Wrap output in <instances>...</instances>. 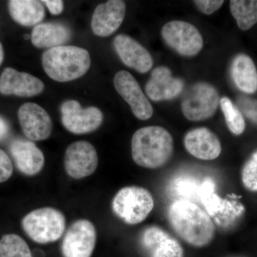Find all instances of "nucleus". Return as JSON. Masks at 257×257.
<instances>
[{"label": "nucleus", "mask_w": 257, "mask_h": 257, "mask_svg": "<svg viewBox=\"0 0 257 257\" xmlns=\"http://www.w3.org/2000/svg\"><path fill=\"white\" fill-rule=\"evenodd\" d=\"M167 218L179 237L192 246H206L212 241L215 234V225L210 216L190 201L179 199L171 203Z\"/></svg>", "instance_id": "nucleus-1"}, {"label": "nucleus", "mask_w": 257, "mask_h": 257, "mask_svg": "<svg viewBox=\"0 0 257 257\" xmlns=\"http://www.w3.org/2000/svg\"><path fill=\"white\" fill-rule=\"evenodd\" d=\"M174 151L172 135L158 126L140 128L132 139V156L137 165L147 169L163 167Z\"/></svg>", "instance_id": "nucleus-2"}, {"label": "nucleus", "mask_w": 257, "mask_h": 257, "mask_svg": "<svg viewBox=\"0 0 257 257\" xmlns=\"http://www.w3.org/2000/svg\"><path fill=\"white\" fill-rule=\"evenodd\" d=\"M90 65L89 52L81 47L62 45L49 49L42 55L44 70L51 79L59 82L79 78Z\"/></svg>", "instance_id": "nucleus-3"}, {"label": "nucleus", "mask_w": 257, "mask_h": 257, "mask_svg": "<svg viewBox=\"0 0 257 257\" xmlns=\"http://www.w3.org/2000/svg\"><path fill=\"white\" fill-rule=\"evenodd\" d=\"M154 207L155 200L151 192L137 186L120 189L111 202L115 215L128 224L143 222L150 215Z\"/></svg>", "instance_id": "nucleus-4"}, {"label": "nucleus", "mask_w": 257, "mask_h": 257, "mask_svg": "<svg viewBox=\"0 0 257 257\" xmlns=\"http://www.w3.org/2000/svg\"><path fill=\"white\" fill-rule=\"evenodd\" d=\"M24 231L35 242L48 243L60 239L66 227V219L55 208L44 207L27 214L22 221Z\"/></svg>", "instance_id": "nucleus-5"}, {"label": "nucleus", "mask_w": 257, "mask_h": 257, "mask_svg": "<svg viewBox=\"0 0 257 257\" xmlns=\"http://www.w3.org/2000/svg\"><path fill=\"white\" fill-rule=\"evenodd\" d=\"M219 101L215 88L208 83L198 82L186 90L181 106L187 119L203 121L215 114Z\"/></svg>", "instance_id": "nucleus-6"}, {"label": "nucleus", "mask_w": 257, "mask_h": 257, "mask_svg": "<svg viewBox=\"0 0 257 257\" xmlns=\"http://www.w3.org/2000/svg\"><path fill=\"white\" fill-rule=\"evenodd\" d=\"M162 35L168 46L185 57L197 55L204 45L200 32L187 22L175 20L166 24Z\"/></svg>", "instance_id": "nucleus-7"}, {"label": "nucleus", "mask_w": 257, "mask_h": 257, "mask_svg": "<svg viewBox=\"0 0 257 257\" xmlns=\"http://www.w3.org/2000/svg\"><path fill=\"white\" fill-rule=\"evenodd\" d=\"M96 231L87 219L74 221L62 240L61 251L64 257H91L95 248Z\"/></svg>", "instance_id": "nucleus-8"}, {"label": "nucleus", "mask_w": 257, "mask_h": 257, "mask_svg": "<svg viewBox=\"0 0 257 257\" xmlns=\"http://www.w3.org/2000/svg\"><path fill=\"white\" fill-rule=\"evenodd\" d=\"M60 109L64 128L76 135L92 133L102 123V112L95 106L83 109L78 101L68 100L64 101Z\"/></svg>", "instance_id": "nucleus-9"}, {"label": "nucleus", "mask_w": 257, "mask_h": 257, "mask_svg": "<svg viewBox=\"0 0 257 257\" xmlns=\"http://www.w3.org/2000/svg\"><path fill=\"white\" fill-rule=\"evenodd\" d=\"M98 166V156L92 144L78 141L67 147L64 168L69 177L80 179L92 175Z\"/></svg>", "instance_id": "nucleus-10"}, {"label": "nucleus", "mask_w": 257, "mask_h": 257, "mask_svg": "<svg viewBox=\"0 0 257 257\" xmlns=\"http://www.w3.org/2000/svg\"><path fill=\"white\" fill-rule=\"evenodd\" d=\"M114 84L116 92L128 103L137 118L147 120L151 117L153 114L151 103L144 94L138 81L130 72H117L114 77Z\"/></svg>", "instance_id": "nucleus-11"}, {"label": "nucleus", "mask_w": 257, "mask_h": 257, "mask_svg": "<svg viewBox=\"0 0 257 257\" xmlns=\"http://www.w3.org/2000/svg\"><path fill=\"white\" fill-rule=\"evenodd\" d=\"M18 118L24 134L30 140H47L52 133V123L50 115L42 106L28 102L20 106Z\"/></svg>", "instance_id": "nucleus-12"}, {"label": "nucleus", "mask_w": 257, "mask_h": 257, "mask_svg": "<svg viewBox=\"0 0 257 257\" xmlns=\"http://www.w3.org/2000/svg\"><path fill=\"white\" fill-rule=\"evenodd\" d=\"M140 242L151 257H184L180 243L159 226L145 228L140 236Z\"/></svg>", "instance_id": "nucleus-13"}, {"label": "nucleus", "mask_w": 257, "mask_h": 257, "mask_svg": "<svg viewBox=\"0 0 257 257\" xmlns=\"http://www.w3.org/2000/svg\"><path fill=\"white\" fill-rule=\"evenodd\" d=\"M45 84L40 79L26 72L7 67L0 76V93L4 95L30 97L40 94Z\"/></svg>", "instance_id": "nucleus-14"}, {"label": "nucleus", "mask_w": 257, "mask_h": 257, "mask_svg": "<svg viewBox=\"0 0 257 257\" xmlns=\"http://www.w3.org/2000/svg\"><path fill=\"white\" fill-rule=\"evenodd\" d=\"M126 4L121 0H110L96 7L92 19V31L99 37L114 33L122 23Z\"/></svg>", "instance_id": "nucleus-15"}, {"label": "nucleus", "mask_w": 257, "mask_h": 257, "mask_svg": "<svg viewBox=\"0 0 257 257\" xmlns=\"http://www.w3.org/2000/svg\"><path fill=\"white\" fill-rule=\"evenodd\" d=\"M113 45L119 58L127 67L140 73H146L151 69L153 60L150 52L132 37L125 35H117Z\"/></svg>", "instance_id": "nucleus-16"}, {"label": "nucleus", "mask_w": 257, "mask_h": 257, "mask_svg": "<svg viewBox=\"0 0 257 257\" xmlns=\"http://www.w3.org/2000/svg\"><path fill=\"white\" fill-rule=\"evenodd\" d=\"M184 144L187 152L199 160H215L221 155L219 138L207 128L191 130L184 137Z\"/></svg>", "instance_id": "nucleus-17"}, {"label": "nucleus", "mask_w": 257, "mask_h": 257, "mask_svg": "<svg viewBox=\"0 0 257 257\" xmlns=\"http://www.w3.org/2000/svg\"><path fill=\"white\" fill-rule=\"evenodd\" d=\"M183 88V81L174 77L168 67H159L152 72L145 91L150 99L158 101L173 99L182 92Z\"/></svg>", "instance_id": "nucleus-18"}, {"label": "nucleus", "mask_w": 257, "mask_h": 257, "mask_svg": "<svg viewBox=\"0 0 257 257\" xmlns=\"http://www.w3.org/2000/svg\"><path fill=\"white\" fill-rule=\"evenodd\" d=\"M10 152L18 170L28 176L36 175L45 165L43 153L33 143L16 140L10 145Z\"/></svg>", "instance_id": "nucleus-19"}, {"label": "nucleus", "mask_w": 257, "mask_h": 257, "mask_svg": "<svg viewBox=\"0 0 257 257\" xmlns=\"http://www.w3.org/2000/svg\"><path fill=\"white\" fill-rule=\"evenodd\" d=\"M71 30L66 25L57 23L40 24L32 30L31 40L38 48H55L62 46L70 40Z\"/></svg>", "instance_id": "nucleus-20"}, {"label": "nucleus", "mask_w": 257, "mask_h": 257, "mask_svg": "<svg viewBox=\"0 0 257 257\" xmlns=\"http://www.w3.org/2000/svg\"><path fill=\"white\" fill-rule=\"evenodd\" d=\"M231 73L235 85L241 92L253 94L257 90V70L253 60L244 54L236 55L231 64Z\"/></svg>", "instance_id": "nucleus-21"}, {"label": "nucleus", "mask_w": 257, "mask_h": 257, "mask_svg": "<svg viewBox=\"0 0 257 257\" xmlns=\"http://www.w3.org/2000/svg\"><path fill=\"white\" fill-rule=\"evenodd\" d=\"M9 10L13 20L25 27L40 23L45 15L41 2L35 0H12L9 2Z\"/></svg>", "instance_id": "nucleus-22"}, {"label": "nucleus", "mask_w": 257, "mask_h": 257, "mask_svg": "<svg viewBox=\"0 0 257 257\" xmlns=\"http://www.w3.org/2000/svg\"><path fill=\"white\" fill-rule=\"evenodd\" d=\"M230 10L241 30H248L257 23V0H231Z\"/></svg>", "instance_id": "nucleus-23"}, {"label": "nucleus", "mask_w": 257, "mask_h": 257, "mask_svg": "<svg viewBox=\"0 0 257 257\" xmlns=\"http://www.w3.org/2000/svg\"><path fill=\"white\" fill-rule=\"evenodd\" d=\"M0 257H33V254L21 236L9 234L0 239Z\"/></svg>", "instance_id": "nucleus-24"}, {"label": "nucleus", "mask_w": 257, "mask_h": 257, "mask_svg": "<svg viewBox=\"0 0 257 257\" xmlns=\"http://www.w3.org/2000/svg\"><path fill=\"white\" fill-rule=\"evenodd\" d=\"M220 106L228 128L234 135H240L245 130V121L239 108L228 97L221 98Z\"/></svg>", "instance_id": "nucleus-25"}, {"label": "nucleus", "mask_w": 257, "mask_h": 257, "mask_svg": "<svg viewBox=\"0 0 257 257\" xmlns=\"http://www.w3.org/2000/svg\"><path fill=\"white\" fill-rule=\"evenodd\" d=\"M241 181L245 188L257 192V150L246 161L241 170Z\"/></svg>", "instance_id": "nucleus-26"}, {"label": "nucleus", "mask_w": 257, "mask_h": 257, "mask_svg": "<svg viewBox=\"0 0 257 257\" xmlns=\"http://www.w3.org/2000/svg\"><path fill=\"white\" fill-rule=\"evenodd\" d=\"M237 107L248 119L257 124V100L246 96L237 99Z\"/></svg>", "instance_id": "nucleus-27"}, {"label": "nucleus", "mask_w": 257, "mask_h": 257, "mask_svg": "<svg viewBox=\"0 0 257 257\" xmlns=\"http://www.w3.org/2000/svg\"><path fill=\"white\" fill-rule=\"evenodd\" d=\"M13 172V164L9 156L0 150V183L6 182Z\"/></svg>", "instance_id": "nucleus-28"}, {"label": "nucleus", "mask_w": 257, "mask_h": 257, "mask_svg": "<svg viewBox=\"0 0 257 257\" xmlns=\"http://www.w3.org/2000/svg\"><path fill=\"white\" fill-rule=\"evenodd\" d=\"M194 3L199 11L209 15L217 11L224 4V2L222 0H197L194 1Z\"/></svg>", "instance_id": "nucleus-29"}, {"label": "nucleus", "mask_w": 257, "mask_h": 257, "mask_svg": "<svg viewBox=\"0 0 257 257\" xmlns=\"http://www.w3.org/2000/svg\"><path fill=\"white\" fill-rule=\"evenodd\" d=\"M52 15H58L63 12L64 3L60 0H45L42 1Z\"/></svg>", "instance_id": "nucleus-30"}, {"label": "nucleus", "mask_w": 257, "mask_h": 257, "mask_svg": "<svg viewBox=\"0 0 257 257\" xmlns=\"http://www.w3.org/2000/svg\"><path fill=\"white\" fill-rule=\"evenodd\" d=\"M9 131V126L3 118L0 117V140L4 139Z\"/></svg>", "instance_id": "nucleus-31"}, {"label": "nucleus", "mask_w": 257, "mask_h": 257, "mask_svg": "<svg viewBox=\"0 0 257 257\" xmlns=\"http://www.w3.org/2000/svg\"><path fill=\"white\" fill-rule=\"evenodd\" d=\"M3 59H4V50H3V47L0 43V65L3 62Z\"/></svg>", "instance_id": "nucleus-32"}]
</instances>
